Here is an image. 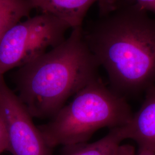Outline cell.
Here are the masks:
<instances>
[{
    "label": "cell",
    "instance_id": "cell-1",
    "mask_svg": "<svg viewBox=\"0 0 155 155\" xmlns=\"http://www.w3.org/2000/svg\"><path fill=\"white\" fill-rule=\"evenodd\" d=\"M148 13L133 6L118 7L83 29L111 89L124 97L155 86V18Z\"/></svg>",
    "mask_w": 155,
    "mask_h": 155
},
{
    "label": "cell",
    "instance_id": "cell-2",
    "mask_svg": "<svg viewBox=\"0 0 155 155\" xmlns=\"http://www.w3.org/2000/svg\"><path fill=\"white\" fill-rule=\"evenodd\" d=\"M100 67L83 27L74 28L61 44L18 68L17 96L32 117L51 118L70 97L100 78Z\"/></svg>",
    "mask_w": 155,
    "mask_h": 155
},
{
    "label": "cell",
    "instance_id": "cell-3",
    "mask_svg": "<svg viewBox=\"0 0 155 155\" xmlns=\"http://www.w3.org/2000/svg\"><path fill=\"white\" fill-rule=\"evenodd\" d=\"M133 114L125 97L106 86L99 78L79 91L70 103L38 128L53 149L86 143L101 128L125 125Z\"/></svg>",
    "mask_w": 155,
    "mask_h": 155
},
{
    "label": "cell",
    "instance_id": "cell-4",
    "mask_svg": "<svg viewBox=\"0 0 155 155\" xmlns=\"http://www.w3.org/2000/svg\"><path fill=\"white\" fill-rule=\"evenodd\" d=\"M70 28L59 18L43 13L13 26L0 38V75L61 44Z\"/></svg>",
    "mask_w": 155,
    "mask_h": 155
},
{
    "label": "cell",
    "instance_id": "cell-5",
    "mask_svg": "<svg viewBox=\"0 0 155 155\" xmlns=\"http://www.w3.org/2000/svg\"><path fill=\"white\" fill-rule=\"evenodd\" d=\"M0 112L8 139V151L12 155H53L32 117L0 75Z\"/></svg>",
    "mask_w": 155,
    "mask_h": 155
},
{
    "label": "cell",
    "instance_id": "cell-6",
    "mask_svg": "<svg viewBox=\"0 0 155 155\" xmlns=\"http://www.w3.org/2000/svg\"><path fill=\"white\" fill-rule=\"evenodd\" d=\"M143 104L133 113L129 121L119 127L123 140L131 139L139 147V151L155 152V86L145 92Z\"/></svg>",
    "mask_w": 155,
    "mask_h": 155
},
{
    "label": "cell",
    "instance_id": "cell-7",
    "mask_svg": "<svg viewBox=\"0 0 155 155\" xmlns=\"http://www.w3.org/2000/svg\"><path fill=\"white\" fill-rule=\"evenodd\" d=\"M100 0H29L33 9L49 14L67 23L70 28L82 27L90 7Z\"/></svg>",
    "mask_w": 155,
    "mask_h": 155
},
{
    "label": "cell",
    "instance_id": "cell-8",
    "mask_svg": "<svg viewBox=\"0 0 155 155\" xmlns=\"http://www.w3.org/2000/svg\"><path fill=\"white\" fill-rule=\"evenodd\" d=\"M122 141L119 127L112 128L105 136L94 143L62 146L56 155H121Z\"/></svg>",
    "mask_w": 155,
    "mask_h": 155
},
{
    "label": "cell",
    "instance_id": "cell-9",
    "mask_svg": "<svg viewBox=\"0 0 155 155\" xmlns=\"http://www.w3.org/2000/svg\"><path fill=\"white\" fill-rule=\"evenodd\" d=\"M33 9L29 0H0V38Z\"/></svg>",
    "mask_w": 155,
    "mask_h": 155
},
{
    "label": "cell",
    "instance_id": "cell-10",
    "mask_svg": "<svg viewBox=\"0 0 155 155\" xmlns=\"http://www.w3.org/2000/svg\"><path fill=\"white\" fill-rule=\"evenodd\" d=\"M100 15L121 6H133L155 15V0H100Z\"/></svg>",
    "mask_w": 155,
    "mask_h": 155
},
{
    "label": "cell",
    "instance_id": "cell-11",
    "mask_svg": "<svg viewBox=\"0 0 155 155\" xmlns=\"http://www.w3.org/2000/svg\"><path fill=\"white\" fill-rule=\"evenodd\" d=\"M8 139L5 123L0 112V155L4 152L8 151Z\"/></svg>",
    "mask_w": 155,
    "mask_h": 155
},
{
    "label": "cell",
    "instance_id": "cell-12",
    "mask_svg": "<svg viewBox=\"0 0 155 155\" xmlns=\"http://www.w3.org/2000/svg\"><path fill=\"white\" fill-rule=\"evenodd\" d=\"M121 155H155V152L150 151H141L136 153L135 149L130 145H122Z\"/></svg>",
    "mask_w": 155,
    "mask_h": 155
}]
</instances>
